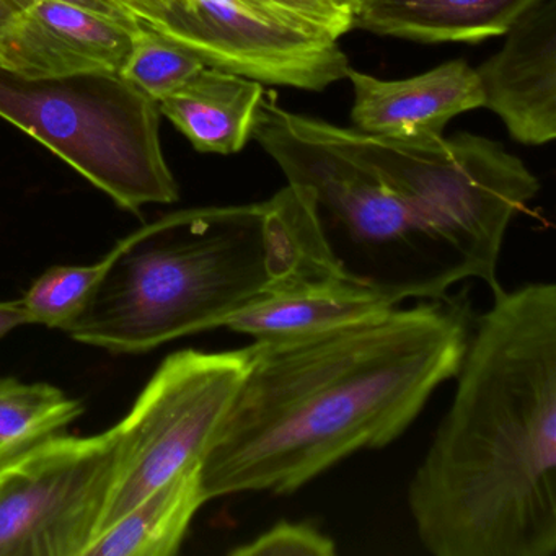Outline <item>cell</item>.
Wrapping results in <instances>:
<instances>
[{
	"label": "cell",
	"instance_id": "6da1fadb",
	"mask_svg": "<svg viewBox=\"0 0 556 556\" xmlns=\"http://www.w3.org/2000/svg\"><path fill=\"white\" fill-rule=\"evenodd\" d=\"M252 139L289 185L311 191L343 271L399 305L444 298L468 279L496 292L504 237L540 190L491 139L366 135L289 112L271 93Z\"/></svg>",
	"mask_w": 556,
	"mask_h": 556
},
{
	"label": "cell",
	"instance_id": "5bb4252c",
	"mask_svg": "<svg viewBox=\"0 0 556 556\" xmlns=\"http://www.w3.org/2000/svg\"><path fill=\"white\" fill-rule=\"evenodd\" d=\"M204 503L201 467L188 468L106 527L93 540L87 556L177 555L194 514Z\"/></svg>",
	"mask_w": 556,
	"mask_h": 556
},
{
	"label": "cell",
	"instance_id": "5b68a950",
	"mask_svg": "<svg viewBox=\"0 0 556 556\" xmlns=\"http://www.w3.org/2000/svg\"><path fill=\"white\" fill-rule=\"evenodd\" d=\"M154 100L116 73L30 79L0 66V118L47 146L119 207L180 197Z\"/></svg>",
	"mask_w": 556,
	"mask_h": 556
},
{
	"label": "cell",
	"instance_id": "e0dca14e",
	"mask_svg": "<svg viewBox=\"0 0 556 556\" xmlns=\"http://www.w3.org/2000/svg\"><path fill=\"white\" fill-rule=\"evenodd\" d=\"M203 67L204 64L190 51L154 31L139 28L119 76L159 103Z\"/></svg>",
	"mask_w": 556,
	"mask_h": 556
},
{
	"label": "cell",
	"instance_id": "8fae6325",
	"mask_svg": "<svg viewBox=\"0 0 556 556\" xmlns=\"http://www.w3.org/2000/svg\"><path fill=\"white\" fill-rule=\"evenodd\" d=\"M353 84V128L393 139L441 138L455 116L483 109L477 70L448 61L408 79L383 80L348 67Z\"/></svg>",
	"mask_w": 556,
	"mask_h": 556
},
{
	"label": "cell",
	"instance_id": "44dd1931",
	"mask_svg": "<svg viewBox=\"0 0 556 556\" xmlns=\"http://www.w3.org/2000/svg\"><path fill=\"white\" fill-rule=\"evenodd\" d=\"M60 2L83 9V11L90 12V14L100 15V17L110 18V21L119 22V24L128 25V27L139 28L131 21L119 0H60Z\"/></svg>",
	"mask_w": 556,
	"mask_h": 556
},
{
	"label": "cell",
	"instance_id": "8992f818",
	"mask_svg": "<svg viewBox=\"0 0 556 556\" xmlns=\"http://www.w3.org/2000/svg\"><path fill=\"white\" fill-rule=\"evenodd\" d=\"M247 364V348L224 353L185 350L165 357L128 415L113 426L115 477L99 535L155 488L201 467Z\"/></svg>",
	"mask_w": 556,
	"mask_h": 556
},
{
	"label": "cell",
	"instance_id": "3957f363",
	"mask_svg": "<svg viewBox=\"0 0 556 556\" xmlns=\"http://www.w3.org/2000/svg\"><path fill=\"white\" fill-rule=\"evenodd\" d=\"M408 507L434 556L556 552V286L493 292Z\"/></svg>",
	"mask_w": 556,
	"mask_h": 556
},
{
	"label": "cell",
	"instance_id": "603a6c76",
	"mask_svg": "<svg viewBox=\"0 0 556 556\" xmlns=\"http://www.w3.org/2000/svg\"><path fill=\"white\" fill-rule=\"evenodd\" d=\"M37 0H0V35L4 34Z\"/></svg>",
	"mask_w": 556,
	"mask_h": 556
},
{
	"label": "cell",
	"instance_id": "9c48e42d",
	"mask_svg": "<svg viewBox=\"0 0 556 556\" xmlns=\"http://www.w3.org/2000/svg\"><path fill=\"white\" fill-rule=\"evenodd\" d=\"M477 67L483 106L500 116L514 141L545 146L556 138V0H540Z\"/></svg>",
	"mask_w": 556,
	"mask_h": 556
},
{
	"label": "cell",
	"instance_id": "30bf717a",
	"mask_svg": "<svg viewBox=\"0 0 556 556\" xmlns=\"http://www.w3.org/2000/svg\"><path fill=\"white\" fill-rule=\"evenodd\" d=\"M138 30L60 0H37L0 35V66L30 79L119 74Z\"/></svg>",
	"mask_w": 556,
	"mask_h": 556
},
{
	"label": "cell",
	"instance_id": "277c9868",
	"mask_svg": "<svg viewBox=\"0 0 556 556\" xmlns=\"http://www.w3.org/2000/svg\"><path fill=\"white\" fill-rule=\"evenodd\" d=\"M351 285L363 282L331 255L311 191L288 184L263 203L177 211L129 233L64 331L112 353H148L226 327L263 299Z\"/></svg>",
	"mask_w": 556,
	"mask_h": 556
},
{
	"label": "cell",
	"instance_id": "7c38bea8",
	"mask_svg": "<svg viewBox=\"0 0 556 556\" xmlns=\"http://www.w3.org/2000/svg\"><path fill=\"white\" fill-rule=\"evenodd\" d=\"M540 0H359L353 28L418 41L480 43L506 34Z\"/></svg>",
	"mask_w": 556,
	"mask_h": 556
},
{
	"label": "cell",
	"instance_id": "52a82bcc",
	"mask_svg": "<svg viewBox=\"0 0 556 556\" xmlns=\"http://www.w3.org/2000/svg\"><path fill=\"white\" fill-rule=\"evenodd\" d=\"M131 21L185 48L204 66L260 84L324 92L346 79L338 40L252 0H119Z\"/></svg>",
	"mask_w": 556,
	"mask_h": 556
},
{
	"label": "cell",
	"instance_id": "cb8c5ba5",
	"mask_svg": "<svg viewBox=\"0 0 556 556\" xmlns=\"http://www.w3.org/2000/svg\"><path fill=\"white\" fill-rule=\"evenodd\" d=\"M328 2L353 21V12L359 0H328Z\"/></svg>",
	"mask_w": 556,
	"mask_h": 556
},
{
	"label": "cell",
	"instance_id": "ac0fdd59",
	"mask_svg": "<svg viewBox=\"0 0 556 556\" xmlns=\"http://www.w3.org/2000/svg\"><path fill=\"white\" fill-rule=\"evenodd\" d=\"M106 269V255L87 266H53L21 299L30 324L64 330L77 317Z\"/></svg>",
	"mask_w": 556,
	"mask_h": 556
},
{
	"label": "cell",
	"instance_id": "7402d4cb",
	"mask_svg": "<svg viewBox=\"0 0 556 556\" xmlns=\"http://www.w3.org/2000/svg\"><path fill=\"white\" fill-rule=\"evenodd\" d=\"M27 324H30V318L22 301L0 302V340Z\"/></svg>",
	"mask_w": 556,
	"mask_h": 556
},
{
	"label": "cell",
	"instance_id": "7a4b0ae2",
	"mask_svg": "<svg viewBox=\"0 0 556 556\" xmlns=\"http://www.w3.org/2000/svg\"><path fill=\"white\" fill-rule=\"evenodd\" d=\"M471 327L462 292L318 333L253 341L201 462L204 497L291 494L356 452L392 444L455 377Z\"/></svg>",
	"mask_w": 556,
	"mask_h": 556
},
{
	"label": "cell",
	"instance_id": "ffe728a7",
	"mask_svg": "<svg viewBox=\"0 0 556 556\" xmlns=\"http://www.w3.org/2000/svg\"><path fill=\"white\" fill-rule=\"evenodd\" d=\"M252 2L333 40L343 37L353 28L351 17L334 9L328 0H252Z\"/></svg>",
	"mask_w": 556,
	"mask_h": 556
},
{
	"label": "cell",
	"instance_id": "d6986e66",
	"mask_svg": "<svg viewBox=\"0 0 556 556\" xmlns=\"http://www.w3.org/2000/svg\"><path fill=\"white\" fill-rule=\"evenodd\" d=\"M233 556H333L337 543L311 522H281L230 552Z\"/></svg>",
	"mask_w": 556,
	"mask_h": 556
},
{
	"label": "cell",
	"instance_id": "9a60e30c",
	"mask_svg": "<svg viewBox=\"0 0 556 556\" xmlns=\"http://www.w3.org/2000/svg\"><path fill=\"white\" fill-rule=\"evenodd\" d=\"M396 305L367 286H343L263 299L233 315L226 327L255 341L279 340L343 327Z\"/></svg>",
	"mask_w": 556,
	"mask_h": 556
},
{
	"label": "cell",
	"instance_id": "ba28073f",
	"mask_svg": "<svg viewBox=\"0 0 556 556\" xmlns=\"http://www.w3.org/2000/svg\"><path fill=\"white\" fill-rule=\"evenodd\" d=\"M116 465L115 429L53 435L0 468V556H87Z\"/></svg>",
	"mask_w": 556,
	"mask_h": 556
},
{
	"label": "cell",
	"instance_id": "4fadbf2b",
	"mask_svg": "<svg viewBox=\"0 0 556 556\" xmlns=\"http://www.w3.org/2000/svg\"><path fill=\"white\" fill-rule=\"evenodd\" d=\"M263 96V84L204 66L157 106L198 152L230 155L252 139Z\"/></svg>",
	"mask_w": 556,
	"mask_h": 556
},
{
	"label": "cell",
	"instance_id": "2e32d148",
	"mask_svg": "<svg viewBox=\"0 0 556 556\" xmlns=\"http://www.w3.org/2000/svg\"><path fill=\"white\" fill-rule=\"evenodd\" d=\"M83 413V403L58 387L0 377V468L61 434Z\"/></svg>",
	"mask_w": 556,
	"mask_h": 556
}]
</instances>
